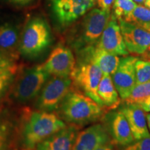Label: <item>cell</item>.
<instances>
[{
    "label": "cell",
    "instance_id": "1",
    "mask_svg": "<svg viewBox=\"0 0 150 150\" xmlns=\"http://www.w3.org/2000/svg\"><path fill=\"white\" fill-rule=\"evenodd\" d=\"M20 112L13 143L20 150H34L40 142L67 126L54 112L24 108Z\"/></svg>",
    "mask_w": 150,
    "mask_h": 150
},
{
    "label": "cell",
    "instance_id": "2",
    "mask_svg": "<svg viewBox=\"0 0 150 150\" xmlns=\"http://www.w3.org/2000/svg\"><path fill=\"white\" fill-rule=\"evenodd\" d=\"M56 112L65 122L82 127L88 124L100 121L107 111L93 99L72 86Z\"/></svg>",
    "mask_w": 150,
    "mask_h": 150
},
{
    "label": "cell",
    "instance_id": "3",
    "mask_svg": "<svg viewBox=\"0 0 150 150\" xmlns=\"http://www.w3.org/2000/svg\"><path fill=\"white\" fill-rule=\"evenodd\" d=\"M52 42L50 26L43 18L29 20L21 33L18 51L27 59H35L44 53Z\"/></svg>",
    "mask_w": 150,
    "mask_h": 150
},
{
    "label": "cell",
    "instance_id": "4",
    "mask_svg": "<svg viewBox=\"0 0 150 150\" xmlns=\"http://www.w3.org/2000/svg\"><path fill=\"white\" fill-rule=\"evenodd\" d=\"M50 76L41 65L22 70L11 84V99L19 104L29 102L38 95Z\"/></svg>",
    "mask_w": 150,
    "mask_h": 150
},
{
    "label": "cell",
    "instance_id": "5",
    "mask_svg": "<svg viewBox=\"0 0 150 150\" xmlns=\"http://www.w3.org/2000/svg\"><path fill=\"white\" fill-rule=\"evenodd\" d=\"M110 17V11L95 8L90 11L83 18L74 35L72 40L74 47L80 51L96 45Z\"/></svg>",
    "mask_w": 150,
    "mask_h": 150
},
{
    "label": "cell",
    "instance_id": "6",
    "mask_svg": "<svg viewBox=\"0 0 150 150\" xmlns=\"http://www.w3.org/2000/svg\"><path fill=\"white\" fill-rule=\"evenodd\" d=\"M102 76V72L96 64L88 60H79L78 65L76 63L70 78L74 87L83 92L104 107L97 93V89Z\"/></svg>",
    "mask_w": 150,
    "mask_h": 150
},
{
    "label": "cell",
    "instance_id": "7",
    "mask_svg": "<svg viewBox=\"0 0 150 150\" xmlns=\"http://www.w3.org/2000/svg\"><path fill=\"white\" fill-rule=\"evenodd\" d=\"M72 86L70 76H52L47 81L39 93L35 102L36 109L47 112L56 111Z\"/></svg>",
    "mask_w": 150,
    "mask_h": 150
},
{
    "label": "cell",
    "instance_id": "8",
    "mask_svg": "<svg viewBox=\"0 0 150 150\" xmlns=\"http://www.w3.org/2000/svg\"><path fill=\"white\" fill-rule=\"evenodd\" d=\"M96 0H49L51 12L61 26H67L85 15Z\"/></svg>",
    "mask_w": 150,
    "mask_h": 150
},
{
    "label": "cell",
    "instance_id": "9",
    "mask_svg": "<svg viewBox=\"0 0 150 150\" xmlns=\"http://www.w3.org/2000/svg\"><path fill=\"white\" fill-rule=\"evenodd\" d=\"M42 67L51 76L68 77L76 66V60L70 48L58 45L52 50Z\"/></svg>",
    "mask_w": 150,
    "mask_h": 150
},
{
    "label": "cell",
    "instance_id": "10",
    "mask_svg": "<svg viewBox=\"0 0 150 150\" xmlns=\"http://www.w3.org/2000/svg\"><path fill=\"white\" fill-rule=\"evenodd\" d=\"M138 59L134 56H127L120 59L117 70L111 75L122 100H125L130 95L136 85L135 64Z\"/></svg>",
    "mask_w": 150,
    "mask_h": 150
},
{
    "label": "cell",
    "instance_id": "11",
    "mask_svg": "<svg viewBox=\"0 0 150 150\" xmlns=\"http://www.w3.org/2000/svg\"><path fill=\"white\" fill-rule=\"evenodd\" d=\"M119 25L129 53L143 54L150 45V31L122 18L119 19Z\"/></svg>",
    "mask_w": 150,
    "mask_h": 150
},
{
    "label": "cell",
    "instance_id": "12",
    "mask_svg": "<svg viewBox=\"0 0 150 150\" xmlns=\"http://www.w3.org/2000/svg\"><path fill=\"white\" fill-rule=\"evenodd\" d=\"M112 140L108 127L104 124H93L79 131L72 150H95Z\"/></svg>",
    "mask_w": 150,
    "mask_h": 150
},
{
    "label": "cell",
    "instance_id": "13",
    "mask_svg": "<svg viewBox=\"0 0 150 150\" xmlns=\"http://www.w3.org/2000/svg\"><path fill=\"white\" fill-rule=\"evenodd\" d=\"M116 18L115 16L110 17L96 46L113 55L127 56L129 52L124 42L120 27Z\"/></svg>",
    "mask_w": 150,
    "mask_h": 150
},
{
    "label": "cell",
    "instance_id": "14",
    "mask_svg": "<svg viewBox=\"0 0 150 150\" xmlns=\"http://www.w3.org/2000/svg\"><path fill=\"white\" fill-rule=\"evenodd\" d=\"M82 127L67 125L36 146L34 150H72L76 137Z\"/></svg>",
    "mask_w": 150,
    "mask_h": 150
},
{
    "label": "cell",
    "instance_id": "15",
    "mask_svg": "<svg viewBox=\"0 0 150 150\" xmlns=\"http://www.w3.org/2000/svg\"><path fill=\"white\" fill-rule=\"evenodd\" d=\"M120 110L125 115L135 140H138L149 136L146 114L137 104H123Z\"/></svg>",
    "mask_w": 150,
    "mask_h": 150
},
{
    "label": "cell",
    "instance_id": "16",
    "mask_svg": "<svg viewBox=\"0 0 150 150\" xmlns=\"http://www.w3.org/2000/svg\"><path fill=\"white\" fill-rule=\"evenodd\" d=\"M110 130L111 139L116 145L126 146L136 141L127 118L120 110L115 112L110 119Z\"/></svg>",
    "mask_w": 150,
    "mask_h": 150
},
{
    "label": "cell",
    "instance_id": "17",
    "mask_svg": "<svg viewBox=\"0 0 150 150\" xmlns=\"http://www.w3.org/2000/svg\"><path fill=\"white\" fill-rule=\"evenodd\" d=\"M97 93L107 112L116 109L121 104L122 99L109 74H103Z\"/></svg>",
    "mask_w": 150,
    "mask_h": 150
},
{
    "label": "cell",
    "instance_id": "18",
    "mask_svg": "<svg viewBox=\"0 0 150 150\" xmlns=\"http://www.w3.org/2000/svg\"><path fill=\"white\" fill-rule=\"evenodd\" d=\"M18 28L13 24L5 22L0 24V50L13 57L20 42Z\"/></svg>",
    "mask_w": 150,
    "mask_h": 150
},
{
    "label": "cell",
    "instance_id": "19",
    "mask_svg": "<svg viewBox=\"0 0 150 150\" xmlns=\"http://www.w3.org/2000/svg\"><path fill=\"white\" fill-rule=\"evenodd\" d=\"M124 20L150 31V10L146 7L136 6Z\"/></svg>",
    "mask_w": 150,
    "mask_h": 150
},
{
    "label": "cell",
    "instance_id": "20",
    "mask_svg": "<svg viewBox=\"0 0 150 150\" xmlns=\"http://www.w3.org/2000/svg\"><path fill=\"white\" fill-rule=\"evenodd\" d=\"M150 97V81L137 84L134 88L130 95L123 100V104H138L140 101Z\"/></svg>",
    "mask_w": 150,
    "mask_h": 150
},
{
    "label": "cell",
    "instance_id": "21",
    "mask_svg": "<svg viewBox=\"0 0 150 150\" xmlns=\"http://www.w3.org/2000/svg\"><path fill=\"white\" fill-rule=\"evenodd\" d=\"M135 72L136 85L150 81V60H137Z\"/></svg>",
    "mask_w": 150,
    "mask_h": 150
},
{
    "label": "cell",
    "instance_id": "22",
    "mask_svg": "<svg viewBox=\"0 0 150 150\" xmlns=\"http://www.w3.org/2000/svg\"><path fill=\"white\" fill-rule=\"evenodd\" d=\"M13 130L11 122L4 117H0V150H6L11 145V136Z\"/></svg>",
    "mask_w": 150,
    "mask_h": 150
},
{
    "label": "cell",
    "instance_id": "23",
    "mask_svg": "<svg viewBox=\"0 0 150 150\" xmlns=\"http://www.w3.org/2000/svg\"><path fill=\"white\" fill-rule=\"evenodd\" d=\"M136 4L132 0H115L114 13L118 19H124L136 8Z\"/></svg>",
    "mask_w": 150,
    "mask_h": 150
},
{
    "label": "cell",
    "instance_id": "24",
    "mask_svg": "<svg viewBox=\"0 0 150 150\" xmlns=\"http://www.w3.org/2000/svg\"><path fill=\"white\" fill-rule=\"evenodd\" d=\"M17 70H15L0 74V99L4 96L5 93L11 88Z\"/></svg>",
    "mask_w": 150,
    "mask_h": 150
},
{
    "label": "cell",
    "instance_id": "25",
    "mask_svg": "<svg viewBox=\"0 0 150 150\" xmlns=\"http://www.w3.org/2000/svg\"><path fill=\"white\" fill-rule=\"evenodd\" d=\"M18 70L13 58L0 50V74Z\"/></svg>",
    "mask_w": 150,
    "mask_h": 150
},
{
    "label": "cell",
    "instance_id": "26",
    "mask_svg": "<svg viewBox=\"0 0 150 150\" xmlns=\"http://www.w3.org/2000/svg\"><path fill=\"white\" fill-rule=\"evenodd\" d=\"M124 150H150V135L126 146Z\"/></svg>",
    "mask_w": 150,
    "mask_h": 150
},
{
    "label": "cell",
    "instance_id": "27",
    "mask_svg": "<svg viewBox=\"0 0 150 150\" xmlns=\"http://www.w3.org/2000/svg\"><path fill=\"white\" fill-rule=\"evenodd\" d=\"M114 1L115 0H97V3L102 10L110 11V6Z\"/></svg>",
    "mask_w": 150,
    "mask_h": 150
},
{
    "label": "cell",
    "instance_id": "28",
    "mask_svg": "<svg viewBox=\"0 0 150 150\" xmlns=\"http://www.w3.org/2000/svg\"><path fill=\"white\" fill-rule=\"evenodd\" d=\"M5 1L15 6H27L31 4L34 0H5Z\"/></svg>",
    "mask_w": 150,
    "mask_h": 150
},
{
    "label": "cell",
    "instance_id": "29",
    "mask_svg": "<svg viewBox=\"0 0 150 150\" xmlns=\"http://www.w3.org/2000/svg\"><path fill=\"white\" fill-rule=\"evenodd\" d=\"M137 104H138V106H140L145 112H150V97L143 99V100L140 101V102L139 103H138Z\"/></svg>",
    "mask_w": 150,
    "mask_h": 150
},
{
    "label": "cell",
    "instance_id": "30",
    "mask_svg": "<svg viewBox=\"0 0 150 150\" xmlns=\"http://www.w3.org/2000/svg\"><path fill=\"white\" fill-rule=\"evenodd\" d=\"M116 145L114 143L112 140L106 142L104 145L99 146L98 148H97L95 150H115V147Z\"/></svg>",
    "mask_w": 150,
    "mask_h": 150
},
{
    "label": "cell",
    "instance_id": "31",
    "mask_svg": "<svg viewBox=\"0 0 150 150\" xmlns=\"http://www.w3.org/2000/svg\"><path fill=\"white\" fill-rule=\"evenodd\" d=\"M142 58L145 60H150V45L146 50V51L142 54Z\"/></svg>",
    "mask_w": 150,
    "mask_h": 150
},
{
    "label": "cell",
    "instance_id": "32",
    "mask_svg": "<svg viewBox=\"0 0 150 150\" xmlns=\"http://www.w3.org/2000/svg\"><path fill=\"white\" fill-rule=\"evenodd\" d=\"M146 114V120H147V127L149 129V131L150 133V112H147Z\"/></svg>",
    "mask_w": 150,
    "mask_h": 150
},
{
    "label": "cell",
    "instance_id": "33",
    "mask_svg": "<svg viewBox=\"0 0 150 150\" xmlns=\"http://www.w3.org/2000/svg\"><path fill=\"white\" fill-rule=\"evenodd\" d=\"M134 1L138 4H145V0H134Z\"/></svg>",
    "mask_w": 150,
    "mask_h": 150
},
{
    "label": "cell",
    "instance_id": "34",
    "mask_svg": "<svg viewBox=\"0 0 150 150\" xmlns=\"http://www.w3.org/2000/svg\"><path fill=\"white\" fill-rule=\"evenodd\" d=\"M145 4L147 6L148 8H150V0H145Z\"/></svg>",
    "mask_w": 150,
    "mask_h": 150
}]
</instances>
